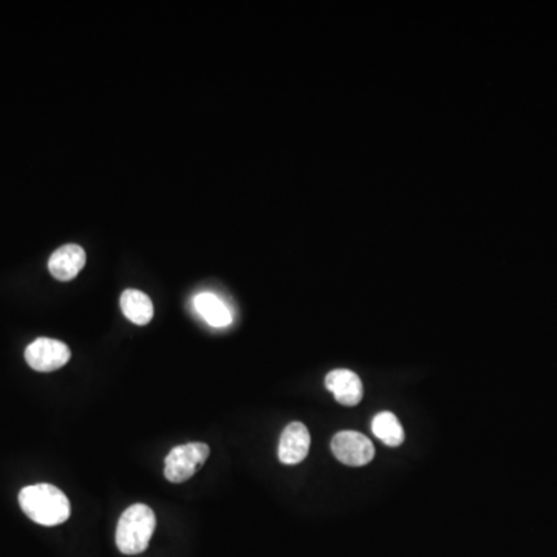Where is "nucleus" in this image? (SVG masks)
Returning <instances> with one entry per match:
<instances>
[{
	"mask_svg": "<svg viewBox=\"0 0 557 557\" xmlns=\"http://www.w3.org/2000/svg\"><path fill=\"white\" fill-rule=\"evenodd\" d=\"M157 519L154 511L143 503H135L124 511L118 520L117 547L127 556L141 554L149 547Z\"/></svg>",
	"mask_w": 557,
	"mask_h": 557,
	"instance_id": "obj_2",
	"label": "nucleus"
},
{
	"mask_svg": "<svg viewBox=\"0 0 557 557\" xmlns=\"http://www.w3.org/2000/svg\"><path fill=\"white\" fill-rule=\"evenodd\" d=\"M86 251L75 243L56 250L48 260V270L58 281L69 282L86 267Z\"/></svg>",
	"mask_w": 557,
	"mask_h": 557,
	"instance_id": "obj_7",
	"label": "nucleus"
},
{
	"mask_svg": "<svg viewBox=\"0 0 557 557\" xmlns=\"http://www.w3.org/2000/svg\"><path fill=\"white\" fill-rule=\"evenodd\" d=\"M332 451L339 462L347 466H364L375 457V446L366 435L342 431L332 440Z\"/></svg>",
	"mask_w": 557,
	"mask_h": 557,
	"instance_id": "obj_5",
	"label": "nucleus"
},
{
	"mask_svg": "<svg viewBox=\"0 0 557 557\" xmlns=\"http://www.w3.org/2000/svg\"><path fill=\"white\" fill-rule=\"evenodd\" d=\"M22 511L42 527H56L70 517V502L61 489L48 483L27 486L19 493Z\"/></svg>",
	"mask_w": 557,
	"mask_h": 557,
	"instance_id": "obj_1",
	"label": "nucleus"
},
{
	"mask_svg": "<svg viewBox=\"0 0 557 557\" xmlns=\"http://www.w3.org/2000/svg\"><path fill=\"white\" fill-rule=\"evenodd\" d=\"M325 386L342 406H356L363 400V383L352 370H333L325 378Z\"/></svg>",
	"mask_w": 557,
	"mask_h": 557,
	"instance_id": "obj_8",
	"label": "nucleus"
},
{
	"mask_svg": "<svg viewBox=\"0 0 557 557\" xmlns=\"http://www.w3.org/2000/svg\"><path fill=\"white\" fill-rule=\"evenodd\" d=\"M372 432L378 440L383 441L384 445L390 446V448L403 445V426L392 412H381L376 415L372 421Z\"/></svg>",
	"mask_w": 557,
	"mask_h": 557,
	"instance_id": "obj_11",
	"label": "nucleus"
},
{
	"mask_svg": "<svg viewBox=\"0 0 557 557\" xmlns=\"http://www.w3.org/2000/svg\"><path fill=\"white\" fill-rule=\"evenodd\" d=\"M310 432L305 424L291 423L284 429L279 441V460L284 465H298L304 462L310 451Z\"/></svg>",
	"mask_w": 557,
	"mask_h": 557,
	"instance_id": "obj_6",
	"label": "nucleus"
},
{
	"mask_svg": "<svg viewBox=\"0 0 557 557\" xmlns=\"http://www.w3.org/2000/svg\"><path fill=\"white\" fill-rule=\"evenodd\" d=\"M121 310L130 322L146 325L154 318V304L143 291L126 290L121 294Z\"/></svg>",
	"mask_w": 557,
	"mask_h": 557,
	"instance_id": "obj_10",
	"label": "nucleus"
},
{
	"mask_svg": "<svg viewBox=\"0 0 557 557\" xmlns=\"http://www.w3.org/2000/svg\"><path fill=\"white\" fill-rule=\"evenodd\" d=\"M70 356L64 342L50 338H38L25 350V361L36 372H55L69 363Z\"/></svg>",
	"mask_w": 557,
	"mask_h": 557,
	"instance_id": "obj_4",
	"label": "nucleus"
},
{
	"mask_svg": "<svg viewBox=\"0 0 557 557\" xmlns=\"http://www.w3.org/2000/svg\"><path fill=\"white\" fill-rule=\"evenodd\" d=\"M192 304L203 321L214 329H225L233 324V313L217 294L203 291L195 296Z\"/></svg>",
	"mask_w": 557,
	"mask_h": 557,
	"instance_id": "obj_9",
	"label": "nucleus"
},
{
	"mask_svg": "<svg viewBox=\"0 0 557 557\" xmlns=\"http://www.w3.org/2000/svg\"><path fill=\"white\" fill-rule=\"evenodd\" d=\"M209 452V446L199 441L172 449L165 460L166 479L171 483L188 482L205 465Z\"/></svg>",
	"mask_w": 557,
	"mask_h": 557,
	"instance_id": "obj_3",
	"label": "nucleus"
}]
</instances>
